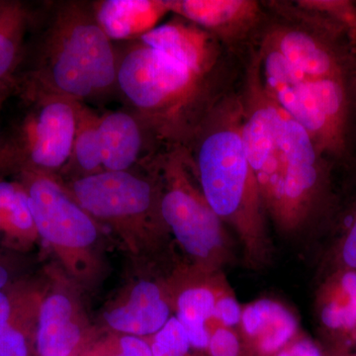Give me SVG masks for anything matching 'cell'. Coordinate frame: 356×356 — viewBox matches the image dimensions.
Masks as SVG:
<instances>
[{
    "mask_svg": "<svg viewBox=\"0 0 356 356\" xmlns=\"http://www.w3.org/2000/svg\"><path fill=\"white\" fill-rule=\"evenodd\" d=\"M255 99L243 122L245 154L264 210L290 233L331 204L330 163L306 129L270 96Z\"/></svg>",
    "mask_w": 356,
    "mask_h": 356,
    "instance_id": "1",
    "label": "cell"
},
{
    "mask_svg": "<svg viewBox=\"0 0 356 356\" xmlns=\"http://www.w3.org/2000/svg\"><path fill=\"white\" fill-rule=\"evenodd\" d=\"M40 19L32 47L26 44L27 67L16 74L14 89L86 104L117 93L116 44L98 25L91 2H51Z\"/></svg>",
    "mask_w": 356,
    "mask_h": 356,
    "instance_id": "2",
    "label": "cell"
},
{
    "mask_svg": "<svg viewBox=\"0 0 356 356\" xmlns=\"http://www.w3.org/2000/svg\"><path fill=\"white\" fill-rule=\"evenodd\" d=\"M243 122L213 123L201 118L184 149L206 200L236 232L250 266L270 257L261 192L245 154Z\"/></svg>",
    "mask_w": 356,
    "mask_h": 356,
    "instance_id": "3",
    "label": "cell"
},
{
    "mask_svg": "<svg viewBox=\"0 0 356 356\" xmlns=\"http://www.w3.org/2000/svg\"><path fill=\"white\" fill-rule=\"evenodd\" d=\"M116 48L117 93L159 142L184 146L201 119L204 77L139 40Z\"/></svg>",
    "mask_w": 356,
    "mask_h": 356,
    "instance_id": "4",
    "label": "cell"
},
{
    "mask_svg": "<svg viewBox=\"0 0 356 356\" xmlns=\"http://www.w3.org/2000/svg\"><path fill=\"white\" fill-rule=\"evenodd\" d=\"M161 187V214L181 248L200 269L220 271L232 259L224 222L199 185L184 146H170L154 159Z\"/></svg>",
    "mask_w": 356,
    "mask_h": 356,
    "instance_id": "5",
    "label": "cell"
},
{
    "mask_svg": "<svg viewBox=\"0 0 356 356\" xmlns=\"http://www.w3.org/2000/svg\"><path fill=\"white\" fill-rule=\"evenodd\" d=\"M13 93L19 110L0 131V180L25 172L57 177L72 152L74 102L24 89Z\"/></svg>",
    "mask_w": 356,
    "mask_h": 356,
    "instance_id": "6",
    "label": "cell"
},
{
    "mask_svg": "<svg viewBox=\"0 0 356 356\" xmlns=\"http://www.w3.org/2000/svg\"><path fill=\"white\" fill-rule=\"evenodd\" d=\"M57 179L96 221L108 222L127 233L156 231L165 226L153 163L131 172H102L65 181Z\"/></svg>",
    "mask_w": 356,
    "mask_h": 356,
    "instance_id": "7",
    "label": "cell"
},
{
    "mask_svg": "<svg viewBox=\"0 0 356 356\" xmlns=\"http://www.w3.org/2000/svg\"><path fill=\"white\" fill-rule=\"evenodd\" d=\"M27 194L37 233L63 252L88 250L98 238V226L55 177L25 172L17 175Z\"/></svg>",
    "mask_w": 356,
    "mask_h": 356,
    "instance_id": "8",
    "label": "cell"
},
{
    "mask_svg": "<svg viewBox=\"0 0 356 356\" xmlns=\"http://www.w3.org/2000/svg\"><path fill=\"white\" fill-rule=\"evenodd\" d=\"M100 140L104 172H131L146 166L159 153L156 136L130 109L100 116Z\"/></svg>",
    "mask_w": 356,
    "mask_h": 356,
    "instance_id": "9",
    "label": "cell"
},
{
    "mask_svg": "<svg viewBox=\"0 0 356 356\" xmlns=\"http://www.w3.org/2000/svg\"><path fill=\"white\" fill-rule=\"evenodd\" d=\"M238 332L250 356H274L299 336V322L284 304L271 298L243 307Z\"/></svg>",
    "mask_w": 356,
    "mask_h": 356,
    "instance_id": "10",
    "label": "cell"
},
{
    "mask_svg": "<svg viewBox=\"0 0 356 356\" xmlns=\"http://www.w3.org/2000/svg\"><path fill=\"white\" fill-rule=\"evenodd\" d=\"M139 41L198 76H205L216 63L217 47L212 34L179 16L156 26Z\"/></svg>",
    "mask_w": 356,
    "mask_h": 356,
    "instance_id": "11",
    "label": "cell"
},
{
    "mask_svg": "<svg viewBox=\"0 0 356 356\" xmlns=\"http://www.w3.org/2000/svg\"><path fill=\"white\" fill-rule=\"evenodd\" d=\"M170 301L156 283L142 280L134 286L127 301L105 314L115 332L135 337L154 336L170 318Z\"/></svg>",
    "mask_w": 356,
    "mask_h": 356,
    "instance_id": "12",
    "label": "cell"
},
{
    "mask_svg": "<svg viewBox=\"0 0 356 356\" xmlns=\"http://www.w3.org/2000/svg\"><path fill=\"white\" fill-rule=\"evenodd\" d=\"M86 343L69 297L53 294L41 302L35 337L38 356H74L79 355Z\"/></svg>",
    "mask_w": 356,
    "mask_h": 356,
    "instance_id": "13",
    "label": "cell"
},
{
    "mask_svg": "<svg viewBox=\"0 0 356 356\" xmlns=\"http://www.w3.org/2000/svg\"><path fill=\"white\" fill-rule=\"evenodd\" d=\"M91 4L98 25L113 43L140 40L170 13L166 0H98Z\"/></svg>",
    "mask_w": 356,
    "mask_h": 356,
    "instance_id": "14",
    "label": "cell"
},
{
    "mask_svg": "<svg viewBox=\"0 0 356 356\" xmlns=\"http://www.w3.org/2000/svg\"><path fill=\"white\" fill-rule=\"evenodd\" d=\"M318 324L327 334L356 341V270L332 269L317 293Z\"/></svg>",
    "mask_w": 356,
    "mask_h": 356,
    "instance_id": "15",
    "label": "cell"
},
{
    "mask_svg": "<svg viewBox=\"0 0 356 356\" xmlns=\"http://www.w3.org/2000/svg\"><path fill=\"white\" fill-rule=\"evenodd\" d=\"M228 286L222 273L205 271L200 281L178 293L175 318L184 327L192 348L207 351L215 304L220 293Z\"/></svg>",
    "mask_w": 356,
    "mask_h": 356,
    "instance_id": "16",
    "label": "cell"
},
{
    "mask_svg": "<svg viewBox=\"0 0 356 356\" xmlns=\"http://www.w3.org/2000/svg\"><path fill=\"white\" fill-rule=\"evenodd\" d=\"M36 297L23 287L0 290V356H30L38 320Z\"/></svg>",
    "mask_w": 356,
    "mask_h": 356,
    "instance_id": "17",
    "label": "cell"
},
{
    "mask_svg": "<svg viewBox=\"0 0 356 356\" xmlns=\"http://www.w3.org/2000/svg\"><path fill=\"white\" fill-rule=\"evenodd\" d=\"M168 10L202 29L226 34L248 27L257 15L250 0H166Z\"/></svg>",
    "mask_w": 356,
    "mask_h": 356,
    "instance_id": "18",
    "label": "cell"
},
{
    "mask_svg": "<svg viewBox=\"0 0 356 356\" xmlns=\"http://www.w3.org/2000/svg\"><path fill=\"white\" fill-rule=\"evenodd\" d=\"M76 129L69 161L57 175L76 179L104 172L100 140V116L83 102H74Z\"/></svg>",
    "mask_w": 356,
    "mask_h": 356,
    "instance_id": "19",
    "label": "cell"
},
{
    "mask_svg": "<svg viewBox=\"0 0 356 356\" xmlns=\"http://www.w3.org/2000/svg\"><path fill=\"white\" fill-rule=\"evenodd\" d=\"M35 13L20 1H0V86H13Z\"/></svg>",
    "mask_w": 356,
    "mask_h": 356,
    "instance_id": "20",
    "label": "cell"
},
{
    "mask_svg": "<svg viewBox=\"0 0 356 356\" xmlns=\"http://www.w3.org/2000/svg\"><path fill=\"white\" fill-rule=\"evenodd\" d=\"M79 356H153V353L146 339L118 332L88 341Z\"/></svg>",
    "mask_w": 356,
    "mask_h": 356,
    "instance_id": "21",
    "label": "cell"
},
{
    "mask_svg": "<svg viewBox=\"0 0 356 356\" xmlns=\"http://www.w3.org/2000/svg\"><path fill=\"white\" fill-rule=\"evenodd\" d=\"M149 344L153 356H192L191 341L175 317H170Z\"/></svg>",
    "mask_w": 356,
    "mask_h": 356,
    "instance_id": "22",
    "label": "cell"
},
{
    "mask_svg": "<svg viewBox=\"0 0 356 356\" xmlns=\"http://www.w3.org/2000/svg\"><path fill=\"white\" fill-rule=\"evenodd\" d=\"M346 214L344 228L332 250V269L356 270V200Z\"/></svg>",
    "mask_w": 356,
    "mask_h": 356,
    "instance_id": "23",
    "label": "cell"
},
{
    "mask_svg": "<svg viewBox=\"0 0 356 356\" xmlns=\"http://www.w3.org/2000/svg\"><path fill=\"white\" fill-rule=\"evenodd\" d=\"M209 331L210 356H250L238 330L210 325Z\"/></svg>",
    "mask_w": 356,
    "mask_h": 356,
    "instance_id": "24",
    "label": "cell"
},
{
    "mask_svg": "<svg viewBox=\"0 0 356 356\" xmlns=\"http://www.w3.org/2000/svg\"><path fill=\"white\" fill-rule=\"evenodd\" d=\"M242 311L243 307L240 305L235 295L228 286L218 296L216 304H215L213 322L210 325L236 329L240 325Z\"/></svg>",
    "mask_w": 356,
    "mask_h": 356,
    "instance_id": "25",
    "label": "cell"
},
{
    "mask_svg": "<svg viewBox=\"0 0 356 356\" xmlns=\"http://www.w3.org/2000/svg\"><path fill=\"white\" fill-rule=\"evenodd\" d=\"M274 356H325V355L318 348L317 344L313 343L308 337H302L299 334L296 339L290 341Z\"/></svg>",
    "mask_w": 356,
    "mask_h": 356,
    "instance_id": "26",
    "label": "cell"
},
{
    "mask_svg": "<svg viewBox=\"0 0 356 356\" xmlns=\"http://www.w3.org/2000/svg\"><path fill=\"white\" fill-rule=\"evenodd\" d=\"M350 99H351V124H353V119L355 118V117H356V51H355V63H353V74H351ZM351 129H353V127H351ZM355 132H356V131H355ZM355 134H353V137H355ZM355 163H356V161Z\"/></svg>",
    "mask_w": 356,
    "mask_h": 356,
    "instance_id": "27",
    "label": "cell"
},
{
    "mask_svg": "<svg viewBox=\"0 0 356 356\" xmlns=\"http://www.w3.org/2000/svg\"><path fill=\"white\" fill-rule=\"evenodd\" d=\"M10 280V271L6 262L0 259V290L8 286Z\"/></svg>",
    "mask_w": 356,
    "mask_h": 356,
    "instance_id": "28",
    "label": "cell"
},
{
    "mask_svg": "<svg viewBox=\"0 0 356 356\" xmlns=\"http://www.w3.org/2000/svg\"><path fill=\"white\" fill-rule=\"evenodd\" d=\"M13 93V86H0V112L7 98Z\"/></svg>",
    "mask_w": 356,
    "mask_h": 356,
    "instance_id": "29",
    "label": "cell"
},
{
    "mask_svg": "<svg viewBox=\"0 0 356 356\" xmlns=\"http://www.w3.org/2000/svg\"><path fill=\"white\" fill-rule=\"evenodd\" d=\"M355 356H356V355H355Z\"/></svg>",
    "mask_w": 356,
    "mask_h": 356,
    "instance_id": "30",
    "label": "cell"
}]
</instances>
